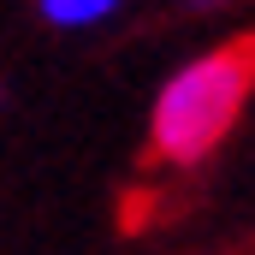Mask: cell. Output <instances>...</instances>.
Wrapping results in <instances>:
<instances>
[{"mask_svg":"<svg viewBox=\"0 0 255 255\" xmlns=\"http://www.w3.org/2000/svg\"><path fill=\"white\" fill-rule=\"evenodd\" d=\"M119 0H42V12L54 18V24H95V18H107Z\"/></svg>","mask_w":255,"mask_h":255,"instance_id":"7a4b0ae2","label":"cell"},{"mask_svg":"<svg viewBox=\"0 0 255 255\" xmlns=\"http://www.w3.org/2000/svg\"><path fill=\"white\" fill-rule=\"evenodd\" d=\"M250 89H255V36H238V42L190 60L154 101V154L172 166L214 154L232 119L244 113Z\"/></svg>","mask_w":255,"mask_h":255,"instance_id":"6da1fadb","label":"cell"}]
</instances>
